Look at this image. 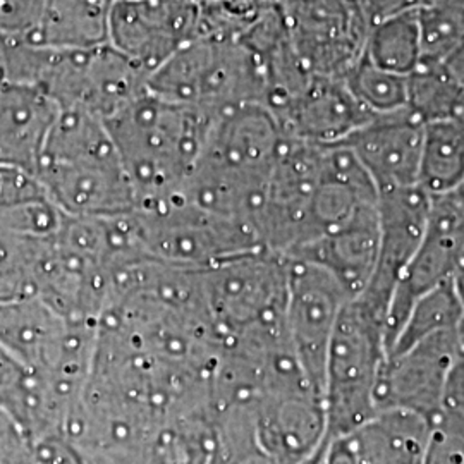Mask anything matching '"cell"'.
I'll return each mask as SVG.
<instances>
[{"label":"cell","mask_w":464,"mask_h":464,"mask_svg":"<svg viewBox=\"0 0 464 464\" xmlns=\"http://www.w3.org/2000/svg\"><path fill=\"white\" fill-rule=\"evenodd\" d=\"M116 0H47L45 16L32 45L86 49L107 44Z\"/></svg>","instance_id":"cell-23"},{"label":"cell","mask_w":464,"mask_h":464,"mask_svg":"<svg viewBox=\"0 0 464 464\" xmlns=\"http://www.w3.org/2000/svg\"><path fill=\"white\" fill-rule=\"evenodd\" d=\"M387 358V316L362 298L348 301L327 351L322 399L327 439H346L377 413L375 392Z\"/></svg>","instance_id":"cell-6"},{"label":"cell","mask_w":464,"mask_h":464,"mask_svg":"<svg viewBox=\"0 0 464 464\" xmlns=\"http://www.w3.org/2000/svg\"><path fill=\"white\" fill-rule=\"evenodd\" d=\"M430 420L402 410H381L344 440L356 464H421Z\"/></svg>","instance_id":"cell-22"},{"label":"cell","mask_w":464,"mask_h":464,"mask_svg":"<svg viewBox=\"0 0 464 464\" xmlns=\"http://www.w3.org/2000/svg\"><path fill=\"white\" fill-rule=\"evenodd\" d=\"M429 0H363L366 14L370 17V23H381L383 19L415 13L420 7H423Z\"/></svg>","instance_id":"cell-34"},{"label":"cell","mask_w":464,"mask_h":464,"mask_svg":"<svg viewBox=\"0 0 464 464\" xmlns=\"http://www.w3.org/2000/svg\"><path fill=\"white\" fill-rule=\"evenodd\" d=\"M134 229L145 255L169 266L205 270L249 249L264 248L255 229L183 198L134 208Z\"/></svg>","instance_id":"cell-8"},{"label":"cell","mask_w":464,"mask_h":464,"mask_svg":"<svg viewBox=\"0 0 464 464\" xmlns=\"http://www.w3.org/2000/svg\"><path fill=\"white\" fill-rule=\"evenodd\" d=\"M285 32L315 76L343 80L365 53L372 28L363 0H281Z\"/></svg>","instance_id":"cell-10"},{"label":"cell","mask_w":464,"mask_h":464,"mask_svg":"<svg viewBox=\"0 0 464 464\" xmlns=\"http://www.w3.org/2000/svg\"><path fill=\"white\" fill-rule=\"evenodd\" d=\"M212 119L147 90L103 121L133 186L136 208L181 197Z\"/></svg>","instance_id":"cell-2"},{"label":"cell","mask_w":464,"mask_h":464,"mask_svg":"<svg viewBox=\"0 0 464 464\" xmlns=\"http://www.w3.org/2000/svg\"><path fill=\"white\" fill-rule=\"evenodd\" d=\"M463 95V88L446 64H420L408 76V109L425 124L458 119Z\"/></svg>","instance_id":"cell-29"},{"label":"cell","mask_w":464,"mask_h":464,"mask_svg":"<svg viewBox=\"0 0 464 464\" xmlns=\"http://www.w3.org/2000/svg\"><path fill=\"white\" fill-rule=\"evenodd\" d=\"M289 260L255 248L201 270L205 312L220 344L284 325Z\"/></svg>","instance_id":"cell-7"},{"label":"cell","mask_w":464,"mask_h":464,"mask_svg":"<svg viewBox=\"0 0 464 464\" xmlns=\"http://www.w3.org/2000/svg\"><path fill=\"white\" fill-rule=\"evenodd\" d=\"M464 256V193L431 197L425 237L406 268L387 314V349L416 299L454 279Z\"/></svg>","instance_id":"cell-14"},{"label":"cell","mask_w":464,"mask_h":464,"mask_svg":"<svg viewBox=\"0 0 464 464\" xmlns=\"http://www.w3.org/2000/svg\"><path fill=\"white\" fill-rule=\"evenodd\" d=\"M464 93V92H463ZM458 119H459V121H463L464 122V95H463V105H461V111H459V116H458Z\"/></svg>","instance_id":"cell-40"},{"label":"cell","mask_w":464,"mask_h":464,"mask_svg":"<svg viewBox=\"0 0 464 464\" xmlns=\"http://www.w3.org/2000/svg\"><path fill=\"white\" fill-rule=\"evenodd\" d=\"M327 448H329V444H325V446L320 449L316 454H314L310 459H306L304 463L301 464H324V461H325V452H327Z\"/></svg>","instance_id":"cell-38"},{"label":"cell","mask_w":464,"mask_h":464,"mask_svg":"<svg viewBox=\"0 0 464 464\" xmlns=\"http://www.w3.org/2000/svg\"><path fill=\"white\" fill-rule=\"evenodd\" d=\"M363 55L373 66L410 76L421 64L416 11L372 24Z\"/></svg>","instance_id":"cell-27"},{"label":"cell","mask_w":464,"mask_h":464,"mask_svg":"<svg viewBox=\"0 0 464 464\" xmlns=\"http://www.w3.org/2000/svg\"><path fill=\"white\" fill-rule=\"evenodd\" d=\"M429 2H439V4H446V5H454V7L464 9V0H429Z\"/></svg>","instance_id":"cell-39"},{"label":"cell","mask_w":464,"mask_h":464,"mask_svg":"<svg viewBox=\"0 0 464 464\" xmlns=\"http://www.w3.org/2000/svg\"><path fill=\"white\" fill-rule=\"evenodd\" d=\"M430 207V195L418 184L379 191L377 266L368 287L358 298L385 316L399 282L425 237Z\"/></svg>","instance_id":"cell-15"},{"label":"cell","mask_w":464,"mask_h":464,"mask_svg":"<svg viewBox=\"0 0 464 464\" xmlns=\"http://www.w3.org/2000/svg\"><path fill=\"white\" fill-rule=\"evenodd\" d=\"M285 138L279 121L260 103L218 114L210 122L181 198L218 216L243 220L255 229Z\"/></svg>","instance_id":"cell-1"},{"label":"cell","mask_w":464,"mask_h":464,"mask_svg":"<svg viewBox=\"0 0 464 464\" xmlns=\"http://www.w3.org/2000/svg\"><path fill=\"white\" fill-rule=\"evenodd\" d=\"M0 464H38L34 439L16 420L0 410Z\"/></svg>","instance_id":"cell-33"},{"label":"cell","mask_w":464,"mask_h":464,"mask_svg":"<svg viewBox=\"0 0 464 464\" xmlns=\"http://www.w3.org/2000/svg\"><path fill=\"white\" fill-rule=\"evenodd\" d=\"M97 324L74 322L42 298L0 303V344L72 411L88 381Z\"/></svg>","instance_id":"cell-5"},{"label":"cell","mask_w":464,"mask_h":464,"mask_svg":"<svg viewBox=\"0 0 464 464\" xmlns=\"http://www.w3.org/2000/svg\"><path fill=\"white\" fill-rule=\"evenodd\" d=\"M324 464H356L344 439H337V440L329 442Z\"/></svg>","instance_id":"cell-36"},{"label":"cell","mask_w":464,"mask_h":464,"mask_svg":"<svg viewBox=\"0 0 464 464\" xmlns=\"http://www.w3.org/2000/svg\"><path fill=\"white\" fill-rule=\"evenodd\" d=\"M287 260L284 325L301 370L322 396L327 351L351 296L325 268L298 258Z\"/></svg>","instance_id":"cell-11"},{"label":"cell","mask_w":464,"mask_h":464,"mask_svg":"<svg viewBox=\"0 0 464 464\" xmlns=\"http://www.w3.org/2000/svg\"><path fill=\"white\" fill-rule=\"evenodd\" d=\"M270 2H274V4H279V5H281V0H270Z\"/></svg>","instance_id":"cell-41"},{"label":"cell","mask_w":464,"mask_h":464,"mask_svg":"<svg viewBox=\"0 0 464 464\" xmlns=\"http://www.w3.org/2000/svg\"><path fill=\"white\" fill-rule=\"evenodd\" d=\"M0 410L38 442L64 435L69 411L44 381L0 344Z\"/></svg>","instance_id":"cell-21"},{"label":"cell","mask_w":464,"mask_h":464,"mask_svg":"<svg viewBox=\"0 0 464 464\" xmlns=\"http://www.w3.org/2000/svg\"><path fill=\"white\" fill-rule=\"evenodd\" d=\"M201 36L195 0H116L107 42L150 76Z\"/></svg>","instance_id":"cell-12"},{"label":"cell","mask_w":464,"mask_h":464,"mask_svg":"<svg viewBox=\"0 0 464 464\" xmlns=\"http://www.w3.org/2000/svg\"><path fill=\"white\" fill-rule=\"evenodd\" d=\"M444 64H446L449 72L452 74V78L459 83L464 92V45L456 53H452Z\"/></svg>","instance_id":"cell-37"},{"label":"cell","mask_w":464,"mask_h":464,"mask_svg":"<svg viewBox=\"0 0 464 464\" xmlns=\"http://www.w3.org/2000/svg\"><path fill=\"white\" fill-rule=\"evenodd\" d=\"M44 49L34 86L61 111L107 121L149 90V74L109 42L86 49Z\"/></svg>","instance_id":"cell-9"},{"label":"cell","mask_w":464,"mask_h":464,"mask_svg":"<svg viewBox=\"0 0 464 464\" xmlns=\"http://www.w3.org/2000/svg\"><path fill=\"white\" fill-rule=\"evenodd\" d=\"M425 122L410 109L375 116L341 145L360 160L377 191L416 186Z\"/></svg>","instance_id":"cell-17"},{"label":"cell","mask_w":464,"mask_h":464,"mask_svg":"<svg viewBox=\"0 0 464 464\" xmlns=\"http://www.w3.org/2000/svg\"><path fill=\"white\" fill-rule=\"evenodd\" d=\"M463 306L454 282H446L421 298L410 308L404 324L401 325L387 354L411 348L416 343L444 332H461Z\"/></svg>","instance_id":"cell-26"},{"label":"cell","mask_w":464,"mask_h":464,"mask_svg":"<svg viewBox=\"0 0 464 464\" xmlns=\"http://www.w3.org/2000/svg\"><path fill=\"white\" fill-rule=\"evenodd\" d=\"M421 464H464V415L444 408L430 420Z\"/></svg>","instance_id":"cell-32"},{"label":"cell","mask_w":464,"mask_h":464,"mask_svg":"<svg viewBox=\"0 0 464 464\" xmlns=\"http://www.w3.org/2000/svg\"><path fill=\"white\" fill-rule=\"evenodd\" d=\"M0 224V303L36 298L52 241Z\"/></svg>","instance_id":"cell-25"},{"label":"cell","mask_w":464,"mask_h":464,"mask_svg":"<svg viewBox=\"0 0 464 464\" xmlns=\"http://www.w3.org/2000/svg\"><path fill=\"white\" fill-rule=\"evenodd\" d=\"M373 117L343 80L324 76H314L298 97L276 114L287 138L320 147L346 141Z\"/></svg>","instance_id":"cell-18"},{"label":"cell","mask_w":464,"mask_h":464,"mask_svg":"<svg viewBox=\"0 0 464 464\" xmlns=\"http://www.w3.org/2000/svg\"><path fill=\"white\" fill-rule=\"evenodd\" d=\"M162 99L216 117L266 102V72L258 53L231 36H198L149 78Z\"/></svg>","instance_id":"cell-4"},{"label":"cell","mask_w":464,"mask_h":464,"mask_svg":"<svg viewBox=\"0 0 464 464\" xmlns=\"http://www.w3.org/2000/svg\"><path fill=\"white\" fill-rule=\"evenodd\" d=\"M249 408L262 446L281 463H304L331 442L324 401L312 387L270 391Z\"/></svg>","instance_id":"cell-16"},{"label":"cell","mask_w":464,"mask_h":464,"mask_svg":"<svg viewBox=\"0 0 464 464\" xmlns=\"http://www.w3.org/2000/svg\"><path fill=\"white\" fill-rule=\"evenodd\" d=\"M377 203L358 210L343 224L322 234L291 258L325 268L348 291L351 299L363 295L377 266Z\"/></svg>","instance_id":"cell-19"},{"label":"cell","mask_w":464,"mask_h":464,"mask_svg":"<svg viewBox=\"0 0 464 464\" xmlns=\"http://www.w3.org/2000/svg\"><path fill=\"white\" fill-rule=\"evenodd\" d=\"M464 341L461 332L427 337L411 348L387 354L375 392L377 411L402 410L431 420L446 408L452 366Z\"/></svg>","instance_id":"cell-13"},{"label":"cell","mask_w":464,"mask_h":464,"mask_svg":"<svg viewBox=\"0 0 464 464\" xmlns=\"http://www.w3.org/2000/svg\"><path fill=\"white\" fill-rule=\"evenodd\" d=\"M59 107L34 84L0 86V169L34 176Z\"/></svg>","instance_id":"cell-20"},{"label":"cell","mask_w":464,"mask_h":464,"mask_svg":"<svg viewBox=\"0 0 464 464\" xmlns=\"http://www.w3.org/2000/svg\"><path fill=\"white\" fill-rule=\"evenodd\" d=\"M464 184V122L442 119L425 124L418 186L430 197L448 195Z\"/></svg>","instance_id":"cell-24"},{"label":"cell","mask_w":464,"mask_h":464,"mask_svg":"<svg viewBox=\"0 0 464 464\" xmlns=\"http://www.w3.org/2000/svg\"><path fill=\"white\" fill-rule=\"evenodd\" d=\"M421 64H444L464 45V9L427 2L416 11Z\"/></svg>","instance_id":"cell-31"},{"label":"cell","mask_w":464,"mask_h":464,"mask_svg":"<svg viewBox=\"0 0 464 464\" xmlns=\"http://www.w3.org/2000/svg\"><path fill=\"white\" fill-rule=\"evenodd\" d=\"M349 92L373 116L408 109V76L373 66L365 55L343 78Z\"/></svg>","instance_id":"cell-30"},{"label":"cell","mask_w":464,"mask_h":464,"mask_svg":"<svg viewBox=\"0 0 464 464\" xmlns=\"http://www.w3.org/2000/svg\"><path fill=\"white\" fill-rule=\"evenodd\" d=\"M214 416L216 450L212 464H284L262 446L249 404L214 410Z\"/></svg>","instance_id":"cell-28"},{"label":"cell","mask_w":464,"mask_h":464,"mask_svg":"<svg viewBox=\"0 0 464 464\" xmlns=\"http://www.w3.org/2000/svg\"><path fill=\"white\" fill-rule=\"evenodd\" d=\"M446 408L464 415V348L452 366L446 391Z\"/></svg>","instance_id":"cell-35"},{"label":"cell","mask_w":464,"mask_h":464,"mask_svg":"<svg viewBox=\"0 0 464 464\" xmlns=\"http://www.w3.org/2000/svg\"><path fill=\"white\" fill-rule=\"evenodd\" d=\"M34 179L67 217L119 216L136 208L105 122L82 111L59 109Z\"/></svg>","instance_id":"cell-3"}]
</instances>
